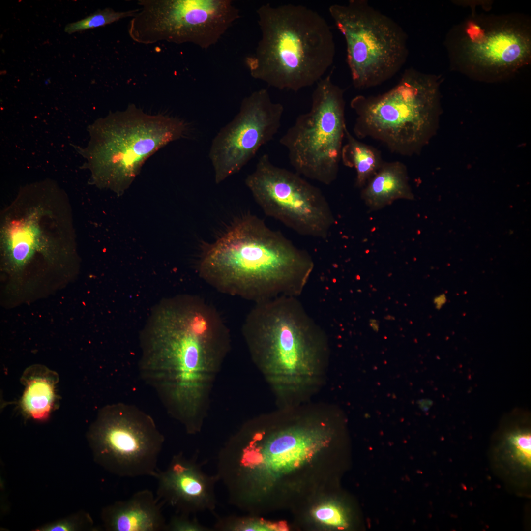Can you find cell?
Returning <instances> with one entry per match:
<instances>
[{
    "mask_svg": "<svg viewBox=\"0 0 531 531\" xmlns=\"http://www.w3.org/2000/svg\"><path fill=\"white\" fill-rule=\"evenodd\" d=\"M314 268L308 252L251 214L205 244L198 267L201 278L219 292L254 303L298 297Z\"/></svg>",
    "mask_w": 531,
    "mask_h": 531,
    "instance_id": "cell-1",
    "label": "cell"
},
{
    "mask_svg": "<svg viewBox=\"0 0 531 531\" xmlns=\"http://www.w3.org/2000/svg\"><path fill=\"white\" fill-rule=\"evenodd\" d=\"M331 438L322 422L245 429L218 453L217 473L234 501L269 509L281 501L287 475L304 468Z\"/></svg>",
    "mask_w": 531,
    "mask_h": 531,
    "instance_id": "cell-2",
    "label": "cell"
},
{
    "mask_svg": "<svg viewBox=\"0 0 531 531\" xmlns=\"http://www.w3.org/2000/svg\"><path fill=\"white\" fill-rule=\"evenodd\" d=\"M1 271L14 281L32 272L69 273L77 263L69 198L52 180L21 188L0 216Z\"/></svg>",
    "mask_w": 531,
    "mask_h": 531,
    "instance_id": "cell-3",
    "label": "cell"
},
{
    "mask_svg": "<svg viewBox=\"0 0 531 531\" xmlns=\"http://www.w3.org/2000/svg\"><path fill=\"white\" fill-rule=\"evenodd\" d=\"M146 362L168 385L183 392L201 388L207 370L221 359L229 331L204 298L178 295L161 303L148 324Z\"/></svg>",
    "mask_w": 531,
    "mask_h": 531,
    "instance_id": "cell-4",
    "label": "cell"
},
{
    "mask_svg": "<svg viewBox=\"0 0 531 531\" xmlns=\"http://www.w3.org/2000/svg\"><path fill=\"white\" fill-rule=\"evenodd\" d=\"M261 36L245 59L254 79L280 90L297 92L317 84L333 63L330 27L307 6L269 3L257 10Z\"/></svg>",
    "mask_w": 531,
    "mask_h": 531,
    "instance_id": "cell-5",
    "label": "cell"
},
{
    "mask_svg": "<svg viewBox=\"0 0 531 531\" xmlns=\"http://www.w3.org/2000/svg\"><path fill=\"white\" fill-rule=\"evenodd\" d=\"M242 331L254 359L287 391L310 384L327 355L324 332L296 297L255 303Z\"/></svg>",
    "mask_w": 531,
    "mask_h": 531,
    "instance_id": "cell-6",
    "label": "cell"
},
{
    "mask_svg": "<svg viewBox=\"0 0 531 531\" xmlns=\"http://www.w3.org/2000/svg\"><path fill=\"white\" fill-rule=\"evenodd\" d=\"M442 82L441 76L411 67L387 91L355 96L350 102L357 116L354 134L380 141L397 154H418L438 129Z\"/></svg>",
    "mask_w": 531,
    "mask_h": 531,
    "instance_id": "cell-7",
    "label": "cell"
},
{
    "mask_svg": "<svg viewBox=\"0 0 531 531\" xmlns=\"http://www.w3.org/2000/svg\"><path fill=\"white\" fill-rule=\"evenodd\" d=\"M187 130L183 120L162 114L149 115L130 104L91 125L89 141L80 152L93 183L121 194L149 157L183 138Z\"/></svg>",
    "mask_w": 531,
    "mask_h": 531,
    "instance_id": "cell-8",
    "label": "cell"
},
{
    "mask_svg": "<svg viewBox=\"0 0 531 531\" xmlns=\"http://www.w3.org/2000/svg\"><path fill=\"white\" fill-rule=\"evenodd\" d=\"M444 45L451 69L481 82L502 81L531 61V21L521 14L473 11L449 30Z\"/></svg>",
    "mask_w": 531,
    "mask_h": 531,
    "instance_id": "cell-9",
    "label": "cell"
},
{
    "mask_svg": "<svg viewBox=\"0 0 531 531\" xmlns=\"http://www.w3.org/2000/svg\"><path fill=\"white\" fill-rule=\"evenodd\" d=\"M328 11L345 39L347 62L355 88L380 85L401 70L408 56V37L397 22L366 0L334 4Z\"/></svg>",
    "mask_w": 531,
    "mask_h": 531,
    "instance_id": "cell-10",
    "label": "cell"
},
{
    "mask_svg": "<svg viewBox=\"0 0 531 531\" xmlns=\"http://www.w3.org/2000/svg\"><path fill=\"white\" fill-rule=\"evenodd\" d=\"M345 106L344 90L330 75L316 84L310 110L298 116L279 141L297 174L325 185L336 180L347 128Z\"/></svg>",
    "mask_w": 531,
    "mask_h": 531,
    "instance_id": "cell-11",
    "label": "cell"
},
{
    "mask_svg": "<svg viewBox=\"0 0 531 531\" xmlns=\"http://www.w3.org/2000/svg\"><path fill=\"white\" fill-rule=\"evenodd\" d=\"M94 461L121 477H154L164 438L152 418L122 404L100 411L88 433Z\"/></svg>",
    "mask_w": 531,
    "mask_h": 531,
    "instance_id": "cell-12",
    "label": "cell"
},
{
    "mask_svg": "<svg viewBox=\"0 0 531 531\" xmlns=\"http://www.w3.org/2000/svg\"><path fill=\"white\" fill-rule=\"evenodd\" d=\"M128 33L135 42L145 44L166 41L206 49L240 17L230 0H139Z\"/></svg>",
    "mask_w": 531,
    "mask_h": 531,
    "instance_id": "cell-13",
    "label": "cell"
},
{
    "mask_svg": "<svg viewBox=\"0 0 531 531\" xmlns=\"http://www.w3.org/2000/svg\"><path fill=\"white\" fill-rule=\"evenodd\" d=\"M245 182L267 216L302 236L327 237L335 221L330 206L321 190L296 172L274 165L264 154Z\"/></svg>",
    "mask_w": 531,
    "mask_h": 531,
    "instance_id": "cell-14",
    "label": "cell"
},
{
    "mask_svg": "<svg viewBox=\"0 0 531 531\" xmlns=\"http://www.w3.org/2000/svg\"><path fill=\"white\" fill-rule=\"evenodd\" d=\"M284 108L267 89L252 92L241 102L233 119L212 140L209 153L216 184L238 173L262 146L278 132Z\"/></svg>",
    "mask_w": 531,
    "mask_h": 531,
    "instance_id": "cell-15",
    "label": "cell"
},
{
    "mask_svg": "<svg viewBox=\"0 0 531 531\" xmlns=\"http://www.w3.org/2000/svg\"><path fill=\"white\" fill-rule=\"evenodd\" d=\"M156 497L177 513L188 514L206 511L213 513L217 501L215 487L219 479L202 470L196 455L187 458L182 452L174 455L167 468L158 470Z\"/></svg>",
    "mask_w": 531,
    "mask_h": 531,
    "instance_id": "cell-16",
    "label": "cell"
},
{
    "mask_svg": "<svg viewBox=\"0 0 531 531\" xmlns=\"http://www.w3.org/2000/svg\"><path fill=\"white\" fill-rule=\"evenodd\" d=\"M164 504L151 490L144 489L105 507L101 519L109 531H165Z\"/></svg>",
    "mask_w": 531,
    "mask_h": 531,
    "instance_id": "cell-17",
    "label": "cell"
},
{
    "mask_svg": "<svg viewBox=\"0 0 531 531\" xmlns=\"http://www.w3.org/2000/svg\"><path fill=\"white\" fill-rule=\"evenodd\" d=\"M361 198L371 210L398 199L413 200L406 166L399 161L384 162L362 188Z\"/></svg>",
    "mask_w": 531,
    "mask_h": 531,
    "instance_id": "cell-18",
    "label": "cell"
},
{
    "mask_svg": "<svg viewBox=\"0 0 531 531\" xmlns=\"http://www.w3.org/2000/svg\"><path fill=\"white\" fill-rule=\"evenodd\" d=\"M58 375L45 366L33 365L22 377L24 390L20 402L23 412L29 417L42 421L47 419L55 406Z\"/></svg>",
    "mask_w": 531,
    "mask_h": 531,
    "instance_id": "cell-19",
    "label": "cell"
},
{
    "mask_svg": "<svg viewBox=\"0 0 531 531\" xmlns=\"http://www.w3.org/2000/svg\"><path fill=\"white\" fill-rule=\"evenodd\" d=\"M345 138L347 142L342 147L341 160L355 169V186L362 188L384 162L377 149L356 139L347 128Z\"/></svg>",
    "mask_w": 531,
    "mask_h": 531,
    "instance_id": "cell-20",
    "label": "cell"
},
{
    "mask_svg": "<svg viewBox=\"0 0 531 531\" xmlns=\"http://www.w3.org/2000/svg\"><path fill=\"white\" fill-rule=\"evenodd\" d=\"M280 523L266 520L249 514L219 517L213 529L220 531H272L283 529Z\"/></svg>",
    "mask_w": 531,
    "mask_h": 531,
    "instance_id": "cell-21",
    "label": "cell"
},
{
    "mask_svg": "<svg viewBox=\"0 0 531 531\" xmlns=\"http://www.w3.org/2000/svg\"><path fill=\"white\" fill-rule=\"evenodd\" d=\"M138 8L125 11H116L112 8L98 10L90 15L75 22L68 24L64 28L65 32H76L106 26L127 17H133Z\"/></svg>",
    "mask_w": 531,
    "mask_h": 531,
    "instance_id": "cell-22",
    "label": "cell"
},
{
    "mask_svg": "<svg viewBox=\"0 0 531 531\" xmlns=\"http://www.w3.org/2000/svg\"><path fill=\"white\" fill-rule=\"evenodd\" d=\"M312 515L315 521L325 527L344 529L348 525V516L342 505L336 502L320 503L313 509Z\"/></svg>",
    "mask_w": 531,
    "mask_h": 531,
    "instance_id": "cell-23",
    "label": "cell"
},
{
    "mask_svg": "<svg viewBox=\"0 0 531 531\" xmlns=\"http://www.w3.org/2000/svg\"><path fill=\"white\" fill-rule=\"evenodd\" d=\"M508 457L516 464L529 469L531 460V436L529 432H520L510 436Z\"/></svg>",
    "mask_w": 531,
    "mask_h": 531,
    "instance_id": "cell-24",
    "label": "cell"
},
{
    "mask_svg": "<svg viewBox=\"0 0 531 531\" xmlns=\"http://www.w3.org/2000/svg\"><path fill=\"white\" fill-rule=\"evenodd\" d=\"M93 522L90 515L81 512L68 518L53 522L39 528L37 531H70L92 529Z\"/></svg>",
    "mask_w": 531,
    "mask_h": 531,
    "instance_id": "cell-25",
    "label": "cell"
},
{
    "mask_svg": "<svg viewBox=\"0 0 531 531\" xmlns=\"http://www.w3.org/2000/svg\"><path fill=\"white\" fill-rule=\"evenodd\" d=\"M190 514L177 513L166 523L165 531H214L201 524L196 517L191 518Z\"/></svg>",
    "mask_w": 531,
    "mask_h": 531,
    "instance_id": "cell-26",
    "label": "cell"
},
{
    "mask_svg": "<svg viewBox=\"0 0 531 531\" xmlns=\"http://www.w3.org/2000/svg\"><path fill=\"white\" fill-rule=\"evenodd\" d=\"M446 297L444 294H441L434 299V303L436 308L440 309L446 302Z\"/></svg>",
    "mask_w": 531,
    "mask_h": 531,
    "instance_id": "cell-27",
    "label": "cell"
},
{
    "mask_svg": "<svg viewBox=\"0 0 531 531\" xmlns=\"http://www.w3.org/2000/svg\"><path fill=\"white\" fill-rule=\"evenodd\" d=\"M379 322L375 319L370 320V326L375 330H378L379 327Z\"/></svg>",
    "mask_w": 531,
    "mask_h": 531,
    "instance_id": "cell-28",
    "label": "cell"
}]
</instances>
